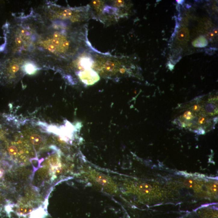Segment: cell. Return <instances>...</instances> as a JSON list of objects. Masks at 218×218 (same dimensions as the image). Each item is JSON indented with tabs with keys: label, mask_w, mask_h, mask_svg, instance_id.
I'll list each match as a JSON object with an SVG mask.
<instances>
[{
	"label": "cell",
	"mask_w": 218,
	"mask_h": 218,
	"mask_svg": "<svg viewBox=\"0 0 218 218\" xmlns=\"http://www.w3.org/2000/svg\"><path fill=\"white\" fill-rule=\"evenodd\" d=\"M91 177L93 181L101 185L106 190L109 191H115V185L111 180L105 175L95 172H92L91 173Z\"/></svg>",
	"instance_id": "cell-1"
},
{
	"label": "cell",
	"mask_w": 218,
	"mask_h": 218,
	"mask_svg": "<svg viewBox=\"0 0 218 218\" xmlns=\"http://www.w3.org/2000/svg\"><path fill=\"white\" fill-rule=\"evenodd\" d=\"M78 75L81 81L86 85H93L100 79L96 72L91 68L79 72Z\"/></svg>",
	"instance_id": "cell-2"
},
{
	"label": "cell",
	"mask_w": 218,
	"mask_h": 218,
	"mask_svg": "<svg viewBox=\"0 0 218 218\" xmlns=\"http://www.w3.org/2000/svg\"><path fill=\"white\" fill-rule=\"evenodd\" d=\"M25 73L29 74H34L39 69L37 66L33 61H26L22 67Z\"/></svg>",
	"instance_id": "cell-3"
},
{
	"label": "cell",
	"mask_w": 218,
	"mask_h": 218,
	"mask_svg": "<svg viewBox=\"0 0 218 218\" xmlns=\"http://www.w3.org/2000/svg\"><path fill=\"white\" fill-rule=\"evenodd\" d=\"M176 38L180 42L183 43L187 42L189 39V33L188 30L186 28L181 29L178 33Z\"/></svg>",
	"instance_id": "cell-4"
},
{
	"label": "cell",
	"mask_w": 218,
	"mask_h": 218,
	"mask_svg": "<svg viewBox=\"0 0 218 218\" xmlns=\"http://www.w3.org/2000/svg\"><path fill=\"white\" fill-rule=\"evenodd\" d=\"M47 215V212L44 208L40 207L33 211L29 218H44Z\"/></svg>",
	"instance_id": "cell-5"
},
{
	"label": "cell",
	"mask_w": 218,
	"mask_h": 218,
	"mask_svg": "<svg viewBox=\"0 0 218 218\" xmlns=\"http://www.w3.org/2000/svg\"><path fill=\"white\" fill-rule=\"evenodd\" d=\"M208 42L207 39L203 36H201L196 39L192 42L193 45L194 47L198 48H203L208 45Z\"/></svg>",
	"instance_id": "cell-6"
},
{
	"label": "cell",
	"mask_w": 218,
	"mask_h": 218,
	"mask_svg": "<svg viewBox=\"0 0 218 218\" xmlns=\"http://www.w3.org/2000/svg\"><path fill=\"white\" fill-rule=\"evenodd\" d=\"M80 66L85 70L89 69L93 65V60L90 58L84 57L80 59Z\"/></svg>",
	"instance_id": "cell-7"
},
{
	"label": "cell",
	"mask_w": 218,
	"mask_h": 218,
	"mask_svg": "<svg viewBox=\"0 0 218 218\" xmlns=\"http://www.w3.org/2000/svg\"><path fill=\"white\" fill-rule=\"evenodd\" d=\"M30 141L33 144L38 145L41 143L42 139L39 135L34 134L30 137Z\"/></svg>",
	"instance_id": "cell-8"
},
{
	"label": "cell",
	"mask_w": 218,
	"mask_h": 218,
	"mask_svg": "<svg viewBox=\"0 0 218 218\" xmlns=\"http://www.w3.org/2000/svg\"><path fill=\"white\" fill-rule=\"evenodd\" d=\"M215 108L216 107L214 106V104H211V103H209V104H207L206 105L205 110L206 112L208 113H212V112H214Z\"/></svg>",
	"instance_id": "cell-9"
},
{
	"label": "cell",
	"mask_w": 218,
	"mask_h": 218,
	"mask_svg": "<svg viewBox=\"0 0 218 218\" xmlns=\"http://www.w3.org/2000/svg\"><path fill=\"white\" fill-rule=\"evenodd\" d=\"M18 150L17 148L14 145H11L8 148V152L12 156H15L17 153Z\"/></svg>",
	"instance_id": "cell-10"
},
{
	"label": "cell",
	"mask_w": 218,
	"mask_h": 218,
	"mask_svg": "<svg viewBox=\"0 0 218 218\" xmlns=\"http://www.w3.org/2000/svg\"><path fill=\"white\" fill-rule=\"evenodd\" d=\"M207 122V120L204 116H201L198 120L197 124L199 125H204Z\"/></svg>",
	"instance_id": "cell-11"
},
{
	"label": "cell",
	"mask_w": 218,
	"mask_h": 218,
	"mask_svg": "<svg viewBox=\"0 0 218 218\" xmlns=\"http://www.w3.org/2000/svg\"><path fill=\"white\" fill-rule=\"evenodd\" d=\"M201 107L199 105H195L192 107V110L194 112H198L201 111Z\"/></svg>",
	"instance_id": "cell-12"
},
{
	"label": "cell",
	"mask_w": 218,
	"mask_h": 218,
	"mask_svg": "<svg viewBox=\"0 0 218 218\" xmlns=\"http://www.w3.org/2000/svg\"><path fill=\"white\" fill-rule=\"evenodd\" d=\"M214 34H213V33H209L208 34H207V38L210 40H211L214 38Z\"/></svg>",
	"instance_id": "cell-13"
},
{
	"label": "cell",
	"mask_w": 218,
	"mask_h": 218,
	"mask_svg": "<svg viewBox=\"0 0 218 218\" xmlns=\"http://www.w3.org/2000/svg\"><path fill=\"white\" fill-rule=\"evenodd\" d=\"M4 170H3V169L0 168V178L3 176V175H4Z\"/></svg>",
	"instance_id": "cell-14"
},
{
	"label": "cell",
	"mask_w": 218,
	"mask_h": 218,
	"mask_svg": "<svg viewBox=\"0 0 218 218\" xmlns=\"http://www.w3.org/2000/svg\"><path fill=\"white\" fill-rule=\"evenodd\" d=\"M213 34H214V35L216 36L218 35V29H215L213 31Z\"/></svg>",
	"instance_id": "cell-15"
},
{
	"label": "cell",
	"mask_w": 218,
	"mask_h": 218,
	"mask_svg": "<svg viewBox=\"0 0 218 218\" xmlns=\"http://www.w3.org/2000/svg\"><path fill=\"white\" fill-rule=\"evenodd\" d=\"M176 2H177L178 4L181 5H183V3H184V1H179V0H178V1H176Z\"/></svg>",
	"instance_id": "cell-16"
}]
</instances>
